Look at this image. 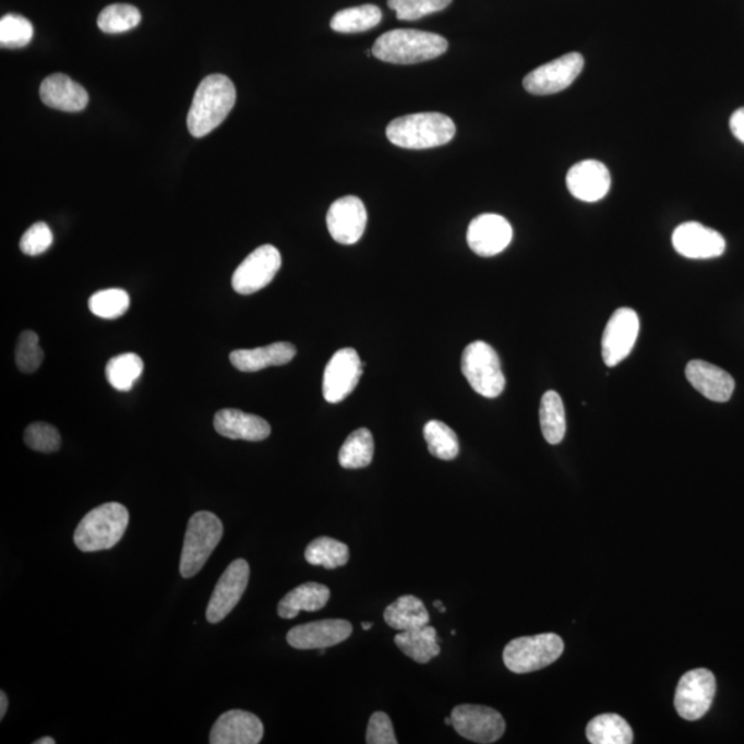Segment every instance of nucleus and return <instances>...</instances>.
I'll list each match as a JSON object with an SVG mask.
<instances>
[{"label":"nucleus","instance_id":"1","mask_svg":"<svg viewBox=\"0 0 744 744\" xmlns=\"http://www.w3.org/2000/svg\"><path fill=\"white\" fill-rule=\"evenodd\" d=\"M236 103L233 82L225 75H209L199 85L188 113V129L202 139L227 119Z\"/></svg>","mask_w":744,"mask_h":744},{"label":"nucleus","instance_id":"2","mask_svg":"<svg viewBox=\"0 0 744 744\" xmlns=\"http://www.w3.org/2000/svg\"><path fill=\"white\" fill-rule=\"evenodd\" d=\"M448 50L443 36L417 29H393L380 36L372 56L389 64L410 65L437 59Z\"/></svg>","mask_w":744,"mask_h":744},{"label":"nucleus","instance_id":"3","mask_svg":"<svg viewBox=\"0 0 744 744\" xmlns=\"http://www.w3.org/2000/svg\"><path fill=\"white\" fill-rule=\"evenodd\" d=\"M455 131L453 119L443 113H413L387 124L386 137L400 148L431 149L448 144Z\"/></svg>","mask_w":744,"mask_h":744},{"label":"nucleus","instance_id":"4","mask_svg":"<svg viewBox=\"0 0 744 744\" xmlns=\"http://www.w3.org/2000/svg\"><path fill=\"white\" fill-rule=\"evenodd\" d=\"M129 521V511L122 503H104L82 518L73 541L85 553L112 549L123 538Z\"/></svg>","mask_w":744,"mask_h":744},{"label":"nucleus","instance_id":"5","mask_svg":"<svg viewBox=\"0 0 744 744\" xmlns=\"http://www.w3.org/2000/svg\"><path fill=\"white\" fill-rule=\"evenodd\" d=\"M223 536V523L214 513L197 512L190 518L181 553L182 578H193L201 573Z\"/></svg>","mask_w":744,"mask_h":744},{"label":"nucleus","instance_id":"6","mask_svg":"<svg viewBox=\"0 0 744 744\" xmlns=\"http://www.w3.org/2000/svg\"><path fill=\"white\" fill-rule=\"evenodd\" d=\"M563 652L562 637L554 633H543L512 640L503 651V662L511 672L526 674L550 667Z\"/></svg>","mask_w":744,"mask_h":744},{"label":"nucleus","instance_id":"7","mask_svg":"<svg viewBox=\"0 0 744 744\" xmlns=\"http://www.w3.org/2000/svg\"><path fill=\"white\" fill-rule=\"evenodd\" d=\"M460 367L465 379L479 395L495 398L505 391L506 380L500 356L483 340H476L466 347Z\"/></svg>","mask_w":744,"mask_h":744},{"label":"nucleus","instance_id":"8","mask_svg":"<svg viewBox=\"0 0 744 744\" xmlns=\"http://www.w3.org/2000/svg\"><path fill=\"white\" fill-rule=\"evenodd\" d=\"M716 691V677L710 670H691L681 677L675 691V710L684 720H699L710 710Z\"/></svg>","mask_w":744,"mask_h":744},{"label":"nucleus","instance_id":"9","mask_svg":"<svg viewBox=\"0 0 744 744\" xmlns=\"http://www.w3.org/2000/svg\"><path fill=\"white\" fill-rule=\"evenodd\" d=\"M451 720L458 735L476 743H494L506 731V722L501 712L487 706H457L451 712Z\"/></svg>","mask_w":744,"mask_h":744},{"label":"nucleus","instance_id":"10","mask_svg":"<svg viewBox=\"0 0 744 744\" xmlns=\"http://www.w3.org/2000/svg\"><path fill=\"white\" fill-rule=\"evenodd\" d=\"M585 67L584 56L569 52L537 68L524 77V88L533 96H549L565 91L576 81Z\"/></svg>","mask_w":744,"mask_h":744},{"label":"nucleus","instance_id":"11","mask_svg":"<svg viewBox=\"0 0 744 744\" xmlns=\"http://www.w3.org/2000/svg\"><path fill=\"white\" fill-rule=\"evenodd\" d=\"M281 268V255L275 245L255 249L232 276V287L240 296H251L271 285Z\"/></svg>","mask_w":744,"mask_h":744},{"label":"nucleus","instance_id":"12","mask_svg":"<svg viewBox=\"0 0 744 744\" xmlns=\"http://www.w3.org/2000/svg\"><path fill=\"white\" fill-rule=\"evenodd\" d=\"M640 333V319L631 308H621L612 314L602 335V359L608 367H615L632 353Z\"/></svg>","mask_w":744,"mask_h":744},{"label":"nucleus","instance_id":"13","mask_svg":"<svg viewBox=\"0 0 744 744\" xmlns=\"http://www.w3.org/2000/svg\"><path fill=\"white\" fill-rule=\"evenodd\" d=\"M363 374L360 356L352 348L339 349L328 361L323 376V396L332 405L344 401Z\"/></svg>","mask_w":744,"mask_h":744},{"label":"nucleus","instance_id":"14","mask_svg":"<svg viewBox=\"0 0 744 744\" xmlns=\"http://www.w3.org/2000/svg\"><path fill=\"white\" fill-rule=\"evenodd\" d=\"M249 580L250 565L245 560L239 559L230 563L209 599L206 612L209 623H219L233 611V608L242 600Z\"/></svg>","mask_w":744,"mask_h":744},{"label":"nucleus","instance_id":"15","mask_svg":"<svg viewBox=\"0 0 744 744\" xmlns=\"http://www.w3.org/2000/svg\"><path fill=\"white\" fill-rule=\"evenodd\" d=\"M673 245L679 254L691 260L717 259L725 253L722 235L699 223H685L675 228Z\"/></svg>","mask_w":744,"mask_h":744},{"label":"nucleus","instance_id":"16","mask_svg":"<svg viewBox=\"0 0 744 744\" xmlns=\"http://www.w3.org/2000/svg\"><path fill=\"white\" fill-rule=\"evenodd\" d=\"M367 225L364 203L356 196H344L332 204L327 213L328 232L339 244L358 243Z\"/></svg>","mask_w":744,"mask_h":744},{"label":"nucleus","instance_id":"17","mask_svg":"<svg viewBox=\"0 0 744 744\" xmlns=\"http://www.w3.org/2000/svg\"><path fill=\"white\" fill-rule=\"evenodd\" d=\"M468 244L480 256H494L507 249L513 239L509 221L497 214H481L470 223Z\"/></svg>","mask_w":744,"mask_h":744},{"label":"nucleus","instance_id":"18","mask_svg":"<svg viewBox=\"0 0 744 744\" xmlns=\"http://www.w3.org/2000/svg\"><path fill=\"white\" fill-rule=\"evenodd\" d=\"M352 632L353 626L344 620L311 622L292 627L287 634V643L292 648L302 649V651L327 649L348 640Z\"/></svg>","mask_w":744,"mask_h":744},{"label":"nucleus","instance_id":"19","mask_svg":"<svg viewBox=\"0 0 744 744\" xmlns=\"http://www.w3.org/2000/svg\"><path fill=\"white\" fill-rule=\"evenodd\" d=\"M264 737V724L253 715L243 710L224 712L209 733L212 744H259Z\"/></svg>","mask_w":744,"mask_h":744},{"label":"nucleus","instance_id":"20","mask_svg":"<svg viewBox=\"0 0 744 744\" xmlns=\"http://www.w3.org/2000/svg\"><path fill=\"white\" fill-rule=\"evenodd\" d=\"M567 187L571 195L581 202H599L610 192L611 175L601 161H579L568 171Z\"/></svg>","mask_w":744,"mask_h":744},{"label":"nucleus","instance_id":"21","mask_svg":"<svg viewBox=\"0 0 744 744\" xmlns=\"http://www.w3.org/2000/svg\"><path fill=\"white\" fill-rule=\"evenodd\" d=\"M685 375L689 384L711 401L727 403L735 391V380L730 372L704 360L689 361Z\"/></svg>","mask_w":744,"mask_h":744},{"label":"nucleus","instance_id":"22","mask_svg":"<svg viewBox=\"0 0 744 744\" xmlns=\"http://www.w3.org/2000/svg\"><path fill=\"white\" fill-rule=\"evenodd\" d=\"M214 428L221 436L244 442H262L272 433L271 424L253 413L225 408L214 417Z\"/></svg>","mask_w":744,"mask_h":744},{"label":"nucleus","instance_id":"23","mask_svg":"<svg viewBox=\"0 0 744 744\" xmlns=\"http://www.w3.org/2000/svg\"><path fill=\"white\" fill-rule=\"evenodd\" d=\"M40 98L47 107L64 112H81L88 104L86 88L64 73H55L45 79L40 86Z\"/></svg>","mask_w":744,"mask_h":744},{"label":"nucleus","instance_id":"24","mask_svg":"<svg viewBox=\"0 0 744 744\" xmlns=\"http://www.w3.org/2000/svg\"><path fill=\"white\" fill-rule=\"evenodd\" d=\"M297 349L290 343H275L268 347L238 349L229 355L230 363L243 372H256L268 367L285 365L296 358Z\"/></svg>","mask_w":744,"mask_h":744},{"label":"nucleus","instance_id":"25","mask_svg":"<svg viewBox=\"0 0 744 744\" xmlns=\"http://www.w3.org/2000/svg\"><path fill=\"white\" fill-rule=\"evenodd\" d=\"M332 591L326 585L308 581L297 586L290 593L283 597L277 607V614L283 620H295L301 611L316 612L327 605Z\"/></svg>","mask_w":744,"mask_h":744},{"label":"nucleus","instance_id":"26","mask_svg":"<svg viewBox=\"0 0 744 744\" xmlns=\"http://www.w3.org/2000/svg\"><path fill=\"white\" fill-rule=\"evenodd\" d=\"M387 626L398 632L413 631L429 625V612L416 596H401L384 612Z\"/></svg>","mask_w":744,"mask_h":744},{"label":"nucleus","instance_id":"27","mask_svg":"<svg viewBox=\"0 0 744 744\" xmlns=\"http://www.w3.org/2000/svg\"><path fill=\"white\" fill-rule=\"evenodd\" d=\"M436 628L424 626L413 631L400 632L395 637V643L400 651L416 662L424 664L439 657L440 649Z\"/></svg>","mask_w":744,"mask_h":744},{"label":"nucleus","instance_id":"28","mask_svg":"<svg viewBox=\"0 0 744 744\" xmlns=\"http://www.w3.org/2000/svg\"><path fill=\"white\" fill-rule=\"evenodd\" d=\"M586 736L593 744H631L634 739L632 727L617 715L595 717L586 728Z\"/></svg>","mask_w":744,"mask_h":744},{"label":"nucleus","instance_id":"29","mask_svg":"<svg viewBox=\"0 0 744 744\" xmlns=\"http://www.w3.org/2000/svg\"><path fill=\"white\" fill-rule=\"evenodd\" d=\"M382 21V12L375 4L340 10L332 19V29L339 34H359L375 28Z\"/></svg>","mask_w":744,"mask_h":744},{"label":"nucleus","instance_id":"30","mask_svg":"<svg viewBox=\"0 0 744 744\" xmlns=\"http://www.w3.org/2000/svg\"><path fill=\"white\" fill-rule=\"evenodd\" d=\"M374 458V437L369 429L360 428L345 440L339 449V465L345 469H363Z\"/></svg>","mask_w":744,"mask_h":744},{"label":"nucleus","instance_id":"31","mask_svg":"<svg viewBox=\"0 0 744 744\" xmlns=\"http://www.w3.org/2000/svg\"><path fill=\"white\" fill-rule=\"evenodd\" d=\"M541 428L544 440L549 444H560L563 442L567 422H565V410L562 397L559 393L549 391L544 393L539 410Z\"/></svg>","mask_w":744,"mask_h":744},{"label":"nucleus","instance_id":"32","mask_svg":"<svg viewBox=\"0 0 744 744\" xmlns=\"http://www.w3.org/2000/svg\"><path fill=\"white\" fill-rule=\"evenodd\" d=\"M144 361L135 353L115 356L108 361L105 375L109 384L119 392H130L143 375Z\"/></svg>","mask_w":744,"mask_h":744},{"label":"nucleus","instance_id":"33","mask_svg":"<svg viewBox=\"0 0 744 744\" xmlns=\"http://www.w3.org/2000/svg\"><path fill=\"white\" fill-rule=\"evenodd\" d=\"M349 557L347 544L327 537L314 539L305 550V559L309 564L322 565L326 569L344 567L348 564Z\"/></svg>","mask_w":744,"mask_h":744},{"label":"nucleus","instance_id":"34","mask_svg":"<svg viewBox=\"0 0 744 744\" xmlns=\"http://www.w3.org/2000/svg\"><path fill=\"white\" fill-rule=\"evenodd\" d=\"M423 436L427 440L429 453L442 460H453L459 454L457 433L440 421H429L424 424Z\"/></svg>","mask_w":744,"mask_h":744},{"label":"nucleus","instance_id":"35","mask_svg":"<svg viewBox=\"0 0 744 744\" xmlns=\"http://www.w3.org/2000/svg\"><path fill=\"white\" fill-rule=\"evenodd\" d=\"M141 23V13L131 4H109L98 15V28L105 34H123Z\"/></svg>","mask_w":744,"mask_h":744},{"label":"nucleus","instance_id":"36","mask_svg":"<svg viewBox=\"0 0 744 744\" xmlns=\"http://www.w3.org/2000/svg\"><path fill=\"white\" fill-rule=\"evenodd\" d=\"M129 308L130 296L122 288H108V290L98 291L88 300L91 312L97 317L108 319V321L123 316Z\"/></svg>","mask_w":744,"mask_h":744},{"label":"nucleus","instance_id":"37","mask_svg":"<svg viewBox=\"0 0 744 744\" xmlns=\"http://www.w3.org/2000/svg\"><path fill=\"white\" fill-rule=\"evenodd\" d=\"M34 38V26L19 14H8L0 20V45L7 49H21Z\"/></svg>","mask_w":744,"mask_h":744},{"label":"nucleus","instance_id":"38","mask_svg":"<svg viewBox=\"0 0 744 744\" xmlns=\"http://www.w3.org/2000/svg\"><path fill=\"white\" fill-rule=\"evenodd\" d=\"M44 350L39 347V337L35 332L25 329L21 333L15 348V363L21 372L33 374L44 363Z\"/></svg>","mask_w":744,"mask_h":744},{"label":"nucleus","instance_id":"39","mask_svg":"<svg viewBox=\"0 0 744 744\" xmlns=\"http://www.w3.org/2000/svg\"><path fill=\"white\" fill-rule=\"evenodd\" d=\"M453 0H387V4L401 21H416L424 15L442 12Z\"/></svg>","mask_w":744,"mask_h":744},{"label":"nucleus","instance_id":"40","mask_svg":"<svg viewBox=\"0 0 744 744\" xmlns=\"http://www.w3.org/2000/svg\"><path fill=\"white\" fill-rule=\"evenodd\" d=\"M24 442L31 449L38 453H56L61 447V436L52 424L35 422L26 428Z\"/></svg>","mask_w":744,"mask_h":744},{"label":"nucleus","instance_id":"41","mask_svg":"<svg viewBox=\"0 0 744 744\" xmlns=\"http://www.w3.org/2000/svg\"><path fill=\"white\" fill-rule=\"evenodd\" d=\"M52 244V232L46 223H36L23 235L20 249L25 255L36 256L46 253Z\"/></svg>","mask_w":744,"mask_h":744},{"label":"nucleus","instance_id":"42","mask_svg":"<svg viewBox=\"0 0 744 744\" xmlns=\"http://www.w3.org/2000/svg\"><path fill=\"white\" fill-rule=\"evenodd\" d=\"M365 742L369 744H397L395 730L386 712L376 711L370 717Z\"/></svg>","mask_w":744,"mask_h":744},{"label":"nucleus","instance_id":"43","mask_svg":"<svg viewBox=\"0 0 744 744\" xmlns=\"http://www.w3.org/2000/svg\"><path fill=\"white\" fill-rule=\"evenodd\" d=\"M730 125L732 134L744 144V108L732 113Z\"/></svg>","mask_w":744,"mask_h":744},{"label":"nucleus","instance_id":"44","mask_svg":"<svg viewBox=\"0 0 744 744\" xmlns=\"http://www.w3.org/2000/svg\"><path fill=\"white\" fill-rule=\"evenodd\" d=\"M8 705V695L2 691V693H0V720H3V717L7 716Z\"/></svg>","mask_w":744,"mask_h":744},{"label":"nucleus","instance_id":"45","mask_svg":"<svg viewBox=\"0 0 744 744\" xmlns=\"http://www.w3.org/2000/svg\"><path fill=\"white\" fill-rule=\"evenodd\" d=\"M34 743L35 744H55L56 741L52 737L46 736V737L38 739V741H35Z\"/></svg>","mask_w":744,"mask_h":744},{"label":"nucleus","instance_id":"46","mask_svg":"<svg viewBox=\"0 0 744 744\" xmlns=\"http://www.w3.org/2000/svg\"><path fill=\"white\" fill-rule=\"evenodd\" d=\"M433 605L436 607L437 610H439L440 612H442V614H444V612L447 611V610H445V607H444V604H443L442 601H434V602H433Z\"/></svg>","mask_w":744,"mask_h":744},{"label":"nucleus","instance_id":"47","mask_svg":"<svg viewBox=\"0 0 744 744\" xmlns=\"http://www.w3.org/2000/svg\"><path fill=\"white\" fill-rule=\"evenodd\" d=\"M371 627H372V623H371V622H364V623H363V628H364V631H370Z\"/></svg>","mask_w":744,"mask_h":744},{"label":"nucleus","instance_id":"48","mask_svg":"<svg viewBox=\"0 0 744 744\" xmlns=\"http://www.w3.org/2000/svg\"><path fill=\"white\" fill-rule=\"evenodd\" d=\"M444 722L447 725H453V720H451V717H447V719H445Z\"/></svg>","mask_w":744,"mask_h":744}]
</instances>
